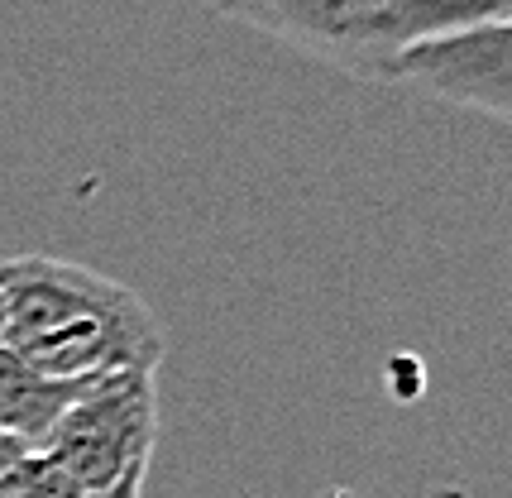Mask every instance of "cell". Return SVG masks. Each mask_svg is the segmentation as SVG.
<instances>
[{
	"mask_svg": "<svg viewBox=\"0 0 512 498\" xmlns=\"http://www.w3.org/2000/svg\"><path fill=\"white\" fill-rule=\"evenodd\" d=\"M20 455H29V446H24V441H15V436H5V431H0V479H5V470H10V465H15Z\"/></svg>",
	"mask_w": 512,
	"mask_h": 498,
	"instance_id": "obj_7",
	"label": "cell"
},
{
	"mask_svg": "<svg viewBox=\"0 0 512 498\" xmlns=\"http://www.w3.org/2000/svg\"><path fill=\"white\" fill-rule=\"evenodd\" d=\"M498 5H503V15H512V0H498Z\"/></svg>",
	"mask_w": 512,
	"mask_h": 498,
	"instance_id": "obj_9",
	"label": "cell"
},
{
	"mask_svg": "<svg viewBox=\"0 0 512 498\" xmlns=\"http://www.w3.org/2000/svg\"><path fill=\"white\" fill-rule=\"evenodd\" d=\"M0 345L63 384L163 360V331L144 297L53 254L0 259Z\"/></svg>",
	"mask_w": 512,
	"mask_h": 498,
	"instance_id": "obj_1",
	"label": "cell"
},
{
	"mask_svg": "<svg viewBox=\"0 0 512 498\" xmlns=\"http://www.w3.org/2000/svg\"><path fill=\"white\" fill-rule=\"evenodd\" d=\"M87 384L44 379V374H34L20 355H10V350L0 345V431L24 441L29 451H39L48 436H53L58 417L72 408V398Z\"/></svg>",
	"mask_w": 512,
	"mask_h": 498,
	"instance_id": "obj_5",
	"label": "cell"
},
{
	"mask_svg": "<svg viewBox=\"0 0 512 498\" xmlns=\"http://www.w3.org/2000/svg\"><path fill=\"white\" fill-rule=\"evenodd\" d=\"M139 494H144V475H130V479H120L106 498H139Z\"/></svg>",
	"mask_w": 512,
	"mask_h": 498,
	"instance_id": "obj_8",
	"label": "cell"
},
{
	"mask_svg": "<svg viewBox=\"0 0 512 498\" xmlns=\"http://www.w3.org/2000/svg\"><path fill=\"white\" fill-rule=\"evenodd\" d=\"M158 441V369H120L91 379L39 451L53 455L91 498H106L149 470Z\"/></svg>",
	"mask_w": 512,
	"mask_h": 498,
	"instance_id": "obj_3",
	"label": "cell"
},
{
	"mask_svg": "<svg viewBox=\"0 0 512 498\" xmlns=\"http://www.w3.org/2000/svg\"><path fill=\"white\" fill-rule=\"evenodd\" d=\"M0 498H91V494L67 475L53 455L29 451L5 470V479H0Z\"/></svg>",
	"mask_w": 512,
	"mask_h": 498,
	"instance_id": "obj_6",
	"label": "cell"
},
{
	"mask_svg": "<svg viewBox=\"0 0 512 498\" xmlns=\"http://www.w3.org/2000/svg\"><path fill=\"white\" fill-rule=\"evenodd\" d=\"M221 20L302 48L359 82H398L402 58L503 15L498 0H206Z\"/></svg>",
	"mask_w": 512,
	"mask_h": 498,
	"instance_id": "obj_2",
	"label": "cell"
},
{
	"mask_svg": "<svg viewBox=\"0 0 512 498\" xmlns=\"http://www.w3.org/2000/svg\"><path fill=\"white\" fill-rule=\"evenodd\" d=\"M398 82L512 125V15H493L412 48L402 58Z\"/></svg>",
	"mask_w": 512,
	"mask_h": 498,
	"instance_id": "obj_4",
	"label": "cell"
}]
</instances>
